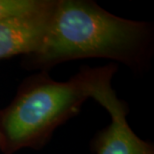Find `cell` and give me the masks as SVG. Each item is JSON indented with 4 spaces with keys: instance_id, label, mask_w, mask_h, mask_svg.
I'll use <instances>...</instances> for the list:
<instances>
[{
    "instance_id": "8992f818",
    "label": "cell",
    "mask_w": 154,
    "mask_h": 154,
    "mask_svg": "<svg viewBox=\"0 0 154 154\" xmlns=\"http://www.w3.org/2000/svg\"><path fill=\"white\" fill-rule=\"evenodd\" d=\"M2 146H3V140H2L1 130H0V150H1V151H2Z\"/></svg>"
},
{
    "instance_id": "6da1fadb",
    "label": "cell",
    "mask_w": 154,
    "mask_h": 154,
    "mask_svg": "<svg viewBox=\"0 0 154 154\" xmlns=\"http://www.w3.org/2000/svg\"><path fill=\"white\" fill-rule=\"evenodd\" d=\"M148 39L146 23L115 16L94 2L58 0L45 38L31 60L42 67L83 58L135 65Z\"/></svg>"
},
{
    "instance_id": "277c9868",
    "label": "cell",
    "mask_w": 154,
    "mask_h": 154,
    "mask_svg": "<svg viewBox=\"0 0 154 154\" xmlns=\"http://www.w3.org/2000/svg\"><path fill=\"white\" fill-rule=\"evenodd\" d=\"M55 2L42 0L32 10L0 20V59L39 50L48 31Z\"/></svg>"
},
{
    "instance_id": "5b68a950",
    "label": "cell",
    "mask_w": 154,
    "mask_h": 154,
    "mask_svg": "<svg viewBox=\"0 0 154 154\" xmlns=\"http://www.w3.org/2000/svg\"><path fill=\"white\" fill-rule=\"evenodd\" d=\"M41 2L42 0H0V20L32 10Z\"/></svg>"
},
{
    "instance_id": "7a4b0ae2",
    "label": "cell",
    "mask_w": 154,
    "mask_h": 154,
    "mask_svg": "<svg viewBox=\"0 0 154 154\" xmlns=\"http://www.w3.org/2000/svg\"><path fill=\"white\" fill-rule=\"evenodd\" d=\"M86 83L87 67L68 81H55L47 74L27 79L14 100L0 111L2 151L12 154L44 143L89 98Z\"/></svg>"
},
{
    "instance_id": "3957f363",
    "label": "cell",
    "mask_w": 154,
    "mask_h": 154,
    "mask_svg": "<svg viewBox=\"0 0 154 154\" xmlns=\"http://www.w3.org/2000/svg\"><path fill=\"white\" fill-rule=\"evenodd\" d=\"M116 65L89 68L87 83L89 98H93L107 110L110 123L95 138L96 154H154L153 145L140 139L129 126L126 115L127 107L117 97L111 86Z\"/></svg>"
}]
</instances>
